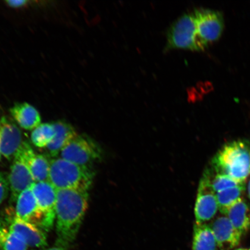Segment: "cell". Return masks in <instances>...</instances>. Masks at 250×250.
Masks as SVG:
<instances>
[{
    "label": "cell",
    "instance_id": "cell-1",
    "mask_svg": "<svg viewBox=\"0 0 250 250\" xmlns=\"http://www.w3.org/2000/svg\"><path fill=\"white\" fill-rule=\"evenodd\" d=\"M88 192L76 189L57 190L56 242L70 246L76 239L88 208Z\"/></svg>",
    "mask_w": 250,
    "mask_h": 250
},
{
    "label": "cell",
    "instance_id": "cell-2",
    "mask_svg": "<svg viewBox=\"0 0 250 250\" xmlns=\"http://www.w3.org/2000/svg\"><path fill=\"white\" fill-rule=\"evenodd\" d=\"M212 167L215 173L245 183L250 175V143L237 140L227 143L212 159Z\"/></svg>",
    "mask_w": 250,
    "mask_h": 250
},
{
    "label": "cell",
    "instance_id": "cell-3",
    "mask_svg": "<svg viewBox=\"0 0 250 250\" xmlns=\"http://www.w3.org/2000/svg\"><path fill=\"white\" fill-rule=\"evenodd\" d=\"M94 176L92 168L81 167L61 157L50 161L48 181L57 190L89 191Z\"/></svg>",
    "mask_w": 250,
    "mask_h": 250
},
{
    "label": "cell",
    "instance_id": "cell-4",
    "mask_svg": "<svg viewBox=\"0 0 250 250\" xmlns=\"http://www.w3.org/2000/svg\"><path fill=\"white\" fill-rule=\"evenodd\" d=\"M166 50L181 49L191 51H205L197 35L193 12L184 14L175 21L167 31Z\"/></svg>",
    "mask_w": 250,
    "mask_h": 250
},
{
    "label": "cell",
    "instance_id": "cell-5",
    "mask_svg": "<svg viewBox=\"0 0 250 250\" xmlns=\"http://www.w3.org/2000/svg\"><path fill=\"white\" fill-rule=\"evenodd\" d=\"M60 157L81 167L92 168L93 164L101 160L102 150L93 139L78 134L62 150Z\"/></svg>",
    "mask_w": 250,
    "mask_h": 250
},
{
    "label": "cell",
    "instance_id": "cell-6",
    "mask_svg": "<svg viewBox=\"0 0 250 250\" xmlns=\"http://www.w3.org/2000/svg\"><path fill=\"white\" fill-rule=\"evenodd\" d=\"M194 16L197 35L205 49L210 43L220 38L225 26L224 18L221 12L206 8L195 9Z\"/></svg>",
    "mask_w": 250,
    "mask_h": 250
},
{
    "label": "cell",
    "instance_id": "cell-7",
    "mask_svg": "<svg viewBox=\"0 0 250 250\" xmlns=\"http://www.w3.org/2000/svg\"><path fill=\"white\" fill-rule=\"evenodd\" d=\"M218 210L216 193L212 189L210 170L205 171L200 181L195 206L196 224H207Z\"/></svg>",
    "mask_w": 250,
    "mask_h": 250
},
{
    "label": "cell",
    "instance_id": "cell-8",
    "mask_svg": "<svg viewBox=\"0 0 250 250\" xmlns=\"http://www.w3.org/2000/svg\"><path fill=\"white\" fill-rule=\"evenodd\" d=\"M31 189L44 217L43 230L49 232L54 226L56 219L57 189L49 181L35 183Z\"/></svg>",
    "mask_w": 250,
    "mask_h": 250
},
{
    "label": "cell",
    "instance_id": "cell-9",
    "mask_svg": "<svg viewBox=\"0 0 250 250\" xmlns=\"http://www.w3.org/2000/svg\"><path fill=\"white\" fill-rule=\"evenodd\" d=\"M8 180L12 202H16L21 192L36 183L19 151L13 159Z\"/></svg>",
    "mask_w": 250,
    "mask_h": 250
},
{
    "label": "cell",
    "instance_id": "cell-10",
    "mask_svg": "<svg viewBox=\"0 0 250 250\" xmlns=\"http://www.w3.org/2000/svg\"><path fill=\"white\" fill-rule=\"evenodd\" d=\"M4 221L12 230L24 240L28 246L43 248L48 245L46 232L35 225L21 220L15 214L8 215Z\"/></svg>",
    "mask_w": 250,
    "mask_h": 250
},
{
    "label": "cell",
    "instance_id": "cell-11",
    "mask_svg": "<svg viewBox=\"0 0 250 250\" xmlns=\"http://www.w3.org/2000/svg\"><path fill=\"white\" fill-rule=\"evenodd\" d=\"M16 203V217L35 225L43 230L44 217L31 188L21 192Z\"/></svg>",
    "mask_w": 250,
    "mask_h": 250
},
{
    "label": "cell",
    "instance_id": "cell-12",
    "mask_svg": "<svg viewBox=\"0 0 250 250\" xmlns=\"http://www.w3.org/2000/svg\"><path fill=\"white\" fill-rule=\"evenodd\" d=\"M22 137L19 127L7 118L0 119V154L11 161L22 145Z\"/></svg>",
    "mask_w": 250,
    "mask_h": 250
},
{
    "label": "cell",
    "instance_id": "cell-13",
    "mask_svg": "<svg viewBox=\"0 0 250 250\" xmlns=\"http://www.w3.org/2000/svg\"><path fill=\"white\" fill-rule=\"evenodd\" d=\"M19 152L27 166L36 183L48 181L50 161L44 155L37 154L29 143L23 142Z\"/></svg>",
    "mask_w": 250,
    "mask_h": 250
},
{
    "label": "cell",
    "instance_id": "cell-14",
    "mask_svg": "<svg viewBox=\"0 0 250 250\" xmlns=\"http://www.w3.org/2000/svg\"><path fill=\"white\" fill-rule=\"evenodd\" d=\"M210 227L214 234L218 246L222 247L227 245L233 248L239 245L242 235L226 215L215 218Z\"/></svg>",
    "mask_w": 250,
    "mask_h": 250
},
{
    "label": "cell",
    "instance_id": "cell-15",
    "mask_svg": "<svg viewBox=\"0 0 250 250\" xmlns=\"http://www.w3.org/2000/svg\"><path fill=\"white\" fill-rule=\"evenodd\" d=\"M10 112L19 126L24 130H33L42 124L39 112L29 103H18L11 108Z\"/></svg>",
    "mask_w": 250,
    "mask_h": 250
},
{
    "label": "cell",
    "instance_id": "cell-16",
    "mask_svg": "<svg viewBox=\"0 0 250 250\" xmlns=\"http://www.w3.org/2000/svg\"><path fill=\"white\" fill-rule=\"evenodd\" d=\"M54 125L56 130L55 136L45 149L50 156L55 158H57L62 150L78 135V134L71 125L64 122H57Z\"/></svg>",
    "mask_w": 250,
    "mask_h": 250
},
{
    "label": "cell",
    "instance_id": "cell-17",
    "mask_svg": "<svg viewBox=\"0 0 250 250\" xmlns=\"http://www.w3.org/2000/svg\"><path fill=\"white\" fill-rule=\"evenodd\" d=\"M237 232L242 236L250 228V210L242 198L229 208L226 214Z\"/></svg>",
    "mask_w": 250,
    "mask_h": 250
},
{
    "label": "cell",
    "instance_id": "cell-18",
    "mask_svg": "<svg viewBox=\"0 0 250 250\" xmlns=\"http://www.w3.org/2000/svg\"><path fill=\"white\" fill-rule=\"evenodd\" d=\"M217 242L208 224H196L193 229V250H215Z\"/></svg>",
    "mask_w": 250,
    "mask_h": 250
},
{
    "label": "cell",
    "instance_id": "cell-19",
    "mask_svg": "<svg viewBox=\"0 0 250 250\" xmlns=\"http://www.w3.org/2000/svg\"><path fill=\"white\" fill-rule=\"evenodd\" d=\"M24 240L4 223L0 221V250H27Z\"/></svg>",
    "mask_w": 250,
    "mask_h": 250
},
{
    "label": "cell",
    "instance_id": "cell-20",
    "mask_svg": "<svg viewBox=\"0 0 250 250\" xmlns=\"http://www.w3.org/2000/svg\"><path fill=\"white\" fill-rule=\"evenodd\" d=\"M245 190V184L216 193L218 210L226 215L229 208L238 200L242 198Z\"/></svg>",
    "mask_w": 250,
    "mask_h": 250
},
{
    "label": "cell",
    "instance_id": "cell-21",
    "mask_svg": "<svg viewBox=\"0 0 250 250\" xmlns=\"http://www.w3.org/2000/svg\"><path fill=\"white\" fill-rule=\"evenodd\" d=\"M55 134L54 124H41L31 132V142L37 147L45 148L54 140Z\"/></svg>",
    "mask_w": 250,
    "mask_h": 250
},
{
    "label": "cell",
    "instance_id": "cell-22",
    "mask_svg": "<svg viewBox=\"0 0 250 250\" xmlns=\"http://www.w3.org/2000/svg\"><path fill=\"white\" fill-rule=\"evenodd\" d=\"M210 173L211 186L215 193L223 191L224 190L242 184L226 175L216 173L213 174L211 173V170Z\"/></svg>",
    "mask_w": 250,
    "mask_h": 250
},
{
    "label": "cell",
    "instance_id": "cell-23",
    "mask_svg": "<svg viewBox=\"0 0 250 250\" xmlns=\"http://www.w3.org/2000/svg\"><path fill=\"white\" fill-rule=\"evenodd\" d=\"M9 191L8 178L5 174L0 173V205L7 199Z\"/></svg>",
    "mask_w": 250,
    "mask_h": 250
},
{
    "label": "cell",
    "instance_id": "cell-24",
    "mask_svg": "<svg viewBox=\"0 0 250 250\" xmlns=\"http://www.w3.org/2000/svg\"><path fill=\"white\" fill-rule=\"evenodd\" d=\"M28 2L26 1V0H14V1H6L9 7L12 8H21V7H23V6L26 5Z\"/></svg>",
    "mask_w": 250,
    "mask_h": 250
},
{
    "label": "cell",
    "instance_id": "cell-25",
    "mask_svg": "<svg viewBox=\"0 0 250 250\" xmlns=\"http://www.w3.org/2000/svg\"><path fill=\"white\" fill-rule=\"evenodd\" d=\"M68 248H69L68 246L62 245V244L56 242V245L52 247V248L40 250H68Z\"/></svg>",
    "mask_w": 250,
    "mask_h": 250
},
{
    "label": "cell",
    "instance_id": "cell-26",
    "mask_svg": "<svg viewBox=\"0 0 250 250\" xmlns=\"http://www.w3.org/2000/svg\"><path fill=\"white\" fill-rule=\"evenodd\" d=\"M248 191L249 198H250V180L249 181L248 185Z\"/></svg>",
    "mask_w": 250,
    "mask_h": 250
},
{
    "label": "cell",
    "instance_id": "cell-27",
    "mask_svg": "<svg viewBox=\"0 0 250 250\" xmlns=\"http://www.w3.org/2000/svg\"><path fill=\"white\" fill-rule=\"evenodd\" d=\"M1 157H2V155L1 154H0V161H1Z\"/></svg>",
    "mask_w": 250,
    "mask_h": 250
},
{
    "label": "cell",
    "instance_id": "cell-28",
    "mask_svg": "<svg viewBox=\"0 0 250 250\" xmlns=\"http://www.w3.org/2000/svg\"></svg>",
    "mask_w": 250,
    "mask_h": 250
}]
</instances>
